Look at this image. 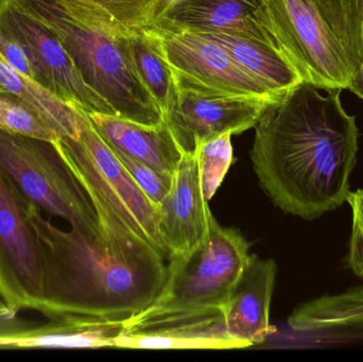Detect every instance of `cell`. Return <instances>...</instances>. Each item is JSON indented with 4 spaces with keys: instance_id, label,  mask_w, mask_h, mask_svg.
Returning a JSON list of instances; mask_svg holds the SVG:
<instances>
[{
    "instance_id": "obj_1",
    "label": "cell",
    "mask_w": 363,
    "mask_h": 362,
    "mask_svg": "<svg viewBox=\"0 0 363 362\" xmlns=\"http://www.w3.org/2000/svg\"><path fill=\"white\" fill-rule=\"evenodd\" d=\"M308 83L271 106L255 125L251 159L260 186L286 214L313 220L342 205L357 163L356 117Z\"/></svg>"
},
{
    "instance_id": "obj_2",
    "label": "cell",
    "mask_w": 363,
    "mask_h": 362,
    "mask_svg": "<svg viewBox=\"0 0 363 362\" xmlns=\"http://www.w3.org/2000/svg\"><path fill=\"white\" fill-rule=\"evenodd\" d=\"M28 217L44 255L42 315L47 318L125 322L152 305L163 290L168 265L144 240L65 231L29 200Z\"/></svg>"
},
{
    "instance_id": "obj_3",
    "label": "cell",
    "mask_w": 363,
    "mask_h": 362,
    "mask_svg": "<svg viewBox=\"0 0 363 362\" xmlns=\"http://www.w3.org/2000/svg\"><path fill=\"white\" fill-rule=\"evenodd\" d=\"M60 40L85 82L117 116L157 125L164 116L138 78L128 52L129 28L93 0H13Z\"/></svg>"
},
{
    "instance_id": "obj_4",
    "label": "cell",
    "mask_w": 363,
    "mask_h": 362,
    "mask_svg": "<svg viewBox=\"0 0 363 362\" xmlns=\"http://www.w3.org/2000/svg\"><path fill=\"white\" fill-rule=\"evenodd\" d=\"M268 29L303 82L349 89L363 63V0H264Z\"/></svg>"
},
{
    "instance_id": "obj_5",
    "label": "cell",
    "mask_w": 363,
    "mask_h": 362,
    "mask_svg": "<svg viewBox=\"0 0 363 362\" xmlns=\"http://www.w3.org/2000/svg\"><path fill=\"white\" fill-rule=\"evenodd\" d=\"M89 195L100 227H123L164 259L169 256L160 232L159 205L130 176L87 115L78 138L52 142Z\"/></svg>"
},
{
    "instance_id": "obj_6",
    "label": "cell",
    "mask_w": 363,
    "mask_h": 362,
    "mask_svg": "<svg viewBox=\"0 0 363 362\" xmlns=\"http://www.w3.org/2000/svg\"><path fill=\"white\" fill-rule=\"evenodd\" d=\"M0 167L42 212L77 231L104 237L89 195L52 142L0 130Z\"/></svg>"
},
{
    "instance_id": "obj_7",
    "label": "cell",
    "mask_w": 363,
    "mask_h": 362,
    "mask_svg": "<svg viewBox=\"0 0 363 362\" xmlns=\"http://www.w3.org/2000/svg\"><path fill=\"white\" fill-rule=\"evenodd\" d=\"M251 259L250 244L232 227L213 217L206 238L188 254L169 259L167 280L148 308L224 310L228 297Z\"/></svg>"
},
{
    "instance_id": "obj_8",
    "label": "cell",
    "mask_w": 363,
    "mask_h": 362,
    "mask_svg": "<svg viewBox=\"0 0 363 362\" xmlns=\"http://www.w3.org/2000/svg\"><path fill=\"white\" fill-rule=\"evenodd\" d=\"M174 93L164 120L186 154L222 134H240L255 127L271 106L268 100L235 95L208 86L172 68Z\"/></svg>"
},
{
    "instance_id": "obj_9",
    "label": "cell",
    "mask_w": 363,
    "mask_h": 362,
    "mask_svg": "<svg viewBox=\"0 0 363 362\" xmlns=\"http://www.w3.org/2000/svg\"><path fill=\"white\" fill-rule=\"evenodd\" d=\"M0 301L16 310L42 314L45 264L28 200L0 167Z\"/></svg>"
},
{
    "instance_id": "obj_10",
    "label": "cell",
    "mask_w": 363,
    "mask_h": 362,
    "mask_svg": "<svg viewBox=\"0 0 363 362\" xmlns=\"http://www.w3.org/2000/svg\"><path fill=\"white\" fill-rule=\"evenodd\" d=\"M0 33L18 42L33 59L40 83L86 113L117 116L114 108L83 79L60 40L13 0L0 1Z\"/></svg>"
},
{
    "instance_id": "obj_11",
    "label": "cell",
    "mask_w": 363,
    "mask_h": 362,
    "mask_svg": "<svg viewBox=\"0 0 363 362\" xmlns=\"http://www.w3.org/2000/svg\"><path fill=\"white\" fill-rule=\"evenodd\" d=\"M247 342L226 332L224 310L209 307L192 310L146 308L128 319L115 348L153 350H230L249 348Z\"/></svg>"
},
{
    "instance_id": "obj_12",
    "label": "cell",
    "mask_w": 363,
    "mask_h": 362,
    "mask_svg": "<svg viewBox=\"0 0 363 362\" xmlns=\"http://www.w3.org/2000/svg\"><path fill=\"white\" fill-rule=\"evenodd\" d=\"M151 28L174 69L235 95L262 98L273 104L283 101L245 72L223 47L202 34L161 23Z\"/></svg>"
},
{
    "instance_id": "obj_13",
    "label": "cell",
    "mask_w": 363,
    "mask_h": 362,
    "mask_svg": "<svg viewBox=\"0 0 363 362\" xmlns=\"http://www.w3.org/2000/svg\"><path fill=\"white\" fill-rule=\"evenodd\" d=\"M159 212L168 259L188 254L206 238L213 216L203 197L196 154L184 153Z\"/></svg>"
},
{
    "instance_id": "obj_14",
    "label": "cell",
    "mask_w": 363,
    "mask_h": 362,
    "mask_svg": "<svg viewBox=\"0 0 363 362\" xmlns=\"http://www.w3.org/2000/svg\"><path fill=\"white\" fill-rule=\"evenodd\" d=\"M155 23L194 32H224L275 45L264 0H180L166 8Z\"/></svg>"
},
{
    "instance_id": "obj_15",
    "label": "cell",
    "mask_w": 363,
    "mask_h": 362,
    "mask_svg": "<svg viewBox=\"0 0 363 362\" xmlns=\"http://www.w3.org/2000/svg\"><path fill=\"white\" fill-rule=\"evenodd\" d=\"M125 321L63 317L27 325L16 317L0 325V350L115 348Z\"/></svg>"
},
{
    "instance_id": "obj_16",
    "label": "cell",
    "mask_w": 363,
    "mask_h": 362,
    "mask_svg": "<svg viewBox=\"0 0 363 362\" xmlns=\"http://www.w3.org/2000/svg\"><path fill=\"white\" fill-rule=\"evenodd\" d=\"M277 264L251 255L224 307L226 332L250 346L264 344L277 329L270 324V306Z\"/></svg>"
},
{
    "instance_id": "obj_17",
    "label": "cell",
    "mask_w": 363,
    "mask_h": 362,
    "mask_svg": "<svg viewBox=\"0 0 363 362\" xmlns=\"http://www.w3.org/2000/svg\"><path fill=\"white\" fill-rule=\"evenodd\" d=\"M87 115L111 149L161 174L174 176L184 153L165 120L157 125H145L101 113Z\"/></svg>"
},
{
    "instance_id": "obj_18",
    "label": "cell",
    "mask_w": 363,
    "mask_h": 362,
    "mask_svg": "<svg viewBox=\"0 0 363 362\" xmlns=\"http://www.w3.org/2000/svg\"><path fill=\"white\" fill-rule=\"evenodd\" d=\"M288 325L315 340H363V286L302 304L288 318Z\"/></svg>"
},
{
    "instance_id": "obj_19",
    "label": "cell",
    "mask_w": 363,
    "mask_h": 362,
    "mask_svg": "<svg viewBox=\"0 0 363 362\" xmlns=\"http://www.w3.org/2000/svg\"><path fill=\"white\" fill-rule=\"evenodd\" d=\"M198 33L223 47L245 72L279 99H285L290 91L304 83L287 57L270 43L224 32Z\"/></svg>"
},
{
    "instance_id": "obj_20",
    "label": "cell",
    "mask_w": 363,
    "mask_h": 362,
    "mask_svg": "<svg viewBox=\"0 0 363 362\" xmlns=\"http://www.w3.org/2000/svg\"><path fill=\"white\" fill-rule=\"evenodd\" d=\"M0 86L25 102L60 138H78L87 113L68 103L46 86L15 69L0 53Z\"/></svg>"
},
{
    "instance_id": "obj_21",
    "label": "cell",
    "mask_w": 363,
    "mask_h": 362,
    "mask_svg": "<svg viewBox=\"0 0 363 362\" xmlns=\"http://www.w3.org/2000/svg\"><path fill=\"white\" fill-rule=\"evenodd\" d=\"M125 42L138 78L157 102L164 116L169 110L174 98V74L162 53L152 28L128 29Z\"/></svg>"
},
{
    "instance_id": "obj_22",
    "label": "cell",
    "mask_w": 363,
    "mask_h": 362,
    "mask_svg": "<svg viewBox=\"0 0 363 362\" xmlns=\"http://www.w3.org/2000/svg\"><path fill=\"white\" fill-rule=\"evenodd\" d=\"M232 133L222 134L199 145L196 162L203 197L209 201L223 182L233 163Z\"/></svg>"
},
{
    "instance_id": "obj_23",
    "label": "cell",
    "mask_w": 363,
    "mask_h": 362,
    "mask_svg": "<svg viewBox=\"0 0 363 362\" xmlns=\"http://www.w3.org/2000/svg\"><path fill=\"white\" fill-rule=\"evenodd\" d=\"M0 130L6 133L55 142V130L47 125L25 102L0 89Z\"/></svg>"
},
{
    "instance_id": "obj_24",
    "label": "cell",
    "mask_w": 363,
    "mask_h": 362,
    "mask_svg": "<svg viewBox=\"0 0 363 362\" xmlns=\"http://www.w3.org/2000/svg\"><path fill=\"white\" fill-rule=\"evenodd\" d=\"M131 30L155 25L162 12L161 0H93Z\"/></svg>"
},
{
    "instance_id": "obj_25",
    "label": "cell",
    "mask_w": 363,
    "mask_h": 362,
    "mask_svg": "<svg viewBox=\"0 0 363 362\" xmlns=\"http://www.w3.org/2000/svg\"><path fill=\"white\" fill-rule=\"evenodd\" d=\"M112 151L118 157L132 179L135 181L136 184L155 204L160 205L172 188L174 176L161 174L153 168L135 161L118 151L113 149Z\"/></svg>"
},
{
    "instance_id": "obj_26",
    "label": "cell",
    "mask_w": 363,
    "mask_h": 362,
    "mask_svg": "<svg viewBox=\"0 0 363 362\" xmlns=\"http://www.w3.org/2000/svg\"><path fill=\"white\" fill-rule=\"evenodd\" d=\"M347 201L353 212V227L347 264L356 276L363 278V189L350 193Z\"/></svg>"
},
{
    "instance_id": "obj_27",
    "label": "cell",
    "mask_w": 363,
    "mask_h": 362,
    "mask_svg": "<svg viewBox=\"0 0 363 362\" xmlns=\"http://www.w3.org/2000/svg\"><path fill=\"white\" fill-rule=\"evenodd\" d=\"M0 53L15 69L40 83V72L33 59L18 42L0 33Z\"/></svg>"
},
{
    "instance_id": "obj_28",
    "label": "cell",
    "mask_w": 363,
    "mask_h": 362,
    "mask_svg": "<svg viewBox=\"0 0 363 362\" xmlns=\"http://www.w3.org/2000/svg\"><path fill=\"white\" fill-rule=\"evenodd\" d=\"M349 89L353 91L355 95H357L360 99L363 100V63L362 68H360L359 72L356 74Z\"/></svg>"
},
{
    "instance_id": "obj_29",
    "label": "cell",
    "mask_w": 363,
    "mask_h": 362,
    "mask_svg": "<svg viewBox=\"0 0 363 362\" xmlns=\"http://www.w3.org/2000/svg\"><path fill=\"white\" fill-rule=\"evenodd\" d=\"M16 310L9 307L4 302L0 301V324L8 322L9 320L16 316Z\"/></svg>"
},
{
    "instance_id": "obj_30",
    "label": "cell",
    "mask_w": 363,
    "mask_h": 362,
    "mask_svg": "<svg viewBox=\"0 0 363 362\" xmlns=\"http://www.w3.org/2000/svg\"><path fill=\"white\" fill-rule=\"evenodd\" d=\"M180 1V0H161V4H162V13H163V11L165 10L166 8H168V6H172V4H176V2ZM160 14V15H161Z\"/></svg>"
},
{
    "instance_id": "obj_31",
    "label": "cell",
    "mask_w": 363,
    "mask_h": 362,
    "mask_svg": "<svg viewBox=\"0 0 363 362\" xmlns=\"http://www.w3.org/2000/svg\"><path fill=\"white\" fill-rule=\"evenodd\" d=\"M0 89H2V87H1V86H0Z\"/></svg>"
},
{
    "instance_id": "obj_32",
    "label": "cell",
    "mask_w": 363,
    "mask_h": 362,
    "mask_svg": "<svg viewBox=\"0 0 363 362\" xmlns=\"http://www.w3.org/2000/svg\"><path fill=\"white\" fill-rule=\"evenodd\" d=\"M0 1H1V0H0Z\"/></svg>"
}]
</instances>
